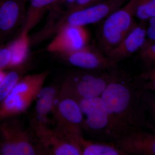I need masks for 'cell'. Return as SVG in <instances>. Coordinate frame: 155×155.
I'll return each instance as SVG.
<instances>
[{
	"mask_svg": "<svg viewBox=\"0 0 155 155\" xmlns=\"http://www.w3.org/2000/svg\"><path fill=\"white\" fill-rule=\"evenodd\" d=\"M111 77L101 97L110 119L109 141H115L128 134L147 127L145 108L140 96L131 84L132 78L119 69H110Z\"/></svg>",
	"mask_w": 155,
	"mask_h": 155,
	"instance_id": "obj_1",
	"label": "cell"
},
{
	"mask_svg": "<svg viewBox=\"0 0 155 155\" xmlns=\"http://www.w3.org/2000/svg\"><path fill=\"white\" fill-rule=\"evenodd\" d=\"M137 0L127 4L106 18L97 32L98 47L105 56L125 38L137 24L134 19Z\"/></svg>",
	"mask_w": 155,
	"mask_h": 155,
	"instance_id": "obj_2",
	"label": "cell"
},
{
	"mask_svg": "<svg viewBox=\"0 0 155 155\" xmlns=\"http://www.w3.org/2000/svg\"><path fill=\"white\" fill-rule=\"evenodd\" d=\"M49 74L48 71L26 75L19 79L0 104V122L25 112L38 97Z\"/></svg>",
	"mask_w": 155,
	"mask_h": 155,
	"instance_id": "obj_3",
	"label": "cell"
},
{
	"mask_svg": "<svg viewBox=\"0 0 155 155\" xmlns=\"http://www.w3.org/2000/svg\"><path fill=\"white\" fill-rule=\"evenodd\" d=\"M110 69L105 70L81 69L70 73L62 84L59 96L72 97L77 101L101 96L110 80Z\"/></svg>",
	"mask_w": 155,
	"mask_h": 155,
	"instance_id": "obj_4",
	"label": "cell"
},
{
	"mask_svg": "<svg viewBox=\"0 0 155 155\" xmlns=\"http://www.w3.org/2000/svg\"><path fill=\"white\" fill-rule=\"evenodd\" d=\"M0 122V155L45 154L31 128L9 119Z\"/></svg>",
	"mask_w": 155,
	"mask_h": 155,
	"instance_id": "obj_5",
	"label": "cell"
},
{
	"mask_svg": "<svg viewBox=\"0 0 155 155\" xmlns=\"http://www.w3.org/2000/svg\"><path fill=\"white\" fill-rule=\"evenodd\" d=\"M53 113L56 127L71 142L81 147L84 138L82 114L77 101L72 97L59 96Z\"/></svg>",
	"mask_w": 155,
	"mask_h": 155,
	"instance_id": "obj_6",
	"label": "cell"
},
{
	"mask_svg": "<svg viewBox=\"0 0 155 155\" xmlns=\"http://www.w3.org/2000/svg\"><path fill=\"white\" fill-rule=\"evenodd\" d=\"M77 101L82 113L83 131L93 138L109 141L110 119L101 97L82 99Z\"/></svg>",
	"mask_w": 155,
	"mask_h": 155,
	"instance_id": "obj_7",
	"label": "cell"
},
{
	"mask_svg": "<svg viewBox=\"0 0 155 155\" xmlns=\"http://www.w3.org/2000/svg\"><path fill=\"white\" fill-rule=\"evenodd\" d=\"M31 128L46 154L81 155L80 147L71 142L56 127L51 128L44 120L34 119Z\"/></svg>",
	"mask_w": 155,
	"mask_h": 155,
	"instance_id": "obj_8",
	"label": "cell"
},
{
	"mask_svg": "<svg viewBox=\"0 0 155 155\" xmlns=\"http://www.w3.org/2000/svg\"><path fill=\"white\" fill-rule=\"evenodd\" d=\"M128 0H105L81 10L64 13L56 26V30L65 25L85 26L104 20L122 8Z\"/></svg>",
	"mask_w": 155,
	"mask_h": 155,
	"instance_id": "obj_9",
	"label": "cell"
},
{
	"mask_svg": "<svg viewBox=\"0 0 155 155\" xmlns=\"http://www.w3.org/2000/svg\"><path fill=\"white\" fill-rule=\"evenodd\" d=\"M57 34L47 47L50 52L59 55L74 51L89 44L90 35L85 26L65 25L56 30Z\"/></svg>",
	"mask_w": 155,
	"mask_h": 155,
	"instance_id": "obj_10",
	"label": "cell"
},
{
	"mask_svg": "<svg viewBox=\"0 0 155 155\" xmlns=\"http://www.w3.org/2000/svg\"><path fill=\"white\" fill-rule=\"evenodd\" d=\"M60 55L69 64L81 69L105 70L114 66L109 62L98 47L94 45L88 44L80 49Z\"/></svg>",
	"mask_w": 155,
	"mask_h": 155,
	"instance_id": "obj_11",
	"label": "cell"
},
{
	"mask_svg": "<svg viewBox=\"0 0 155 155\" xmlns=\"http://www.w3.org/2000/svg\"><path fill=\"white\" fill-rule=\"evenodd\" d=\"M125 155H155V135L144 130L128 134L115 141Z\"/></svg>",
	"mask_w": 155,
	"mask_h": 155,
	"instance_id": "obj_12",
	"label": "cell"
},
{
	"mask_svg": "<svg viewBox=\"0 0 155 155\" xmlns=\"http://www.w3.org/2000/svg\"><path fill=\"white\" fill-rule=\"evenodd\" d=\"M146 22L137 23L119 44L105 56L112 65H116L137 51L146 38Z\"/></svg>",
	"mask_w": 155,
	"mask_h": 155,
	"instance_id": "obj_13",
	"label": "cell"
},
{
	"mask_svg": "<svg viewBox=\"0 0 155 155\" xmlns=\"http://www.w3.org/2000/svg\"><path fill=\"white\" fill-rule=\"evenodd\" d=\"M21 7L17 0L0 3V32L8 33L15 28L21 16Z\"/></svg>",
	"mask_w": 155,
	"mask_h": 155,
	"instance_id": "obj_14",
	"label": "cell"
},
{
	"mask_svg": "<svg viewBox=\"0 0 155 155\" xmlns=\"http://www.w3.org/2000/svg\"><path fill=\"white\" fill-rule=\"evenodd\" d=\"M29 5L22 31L29 33L41 19L46 11L59 4L60 0H28Z\"/></svg>",
	"mask_w": 155,
	"mask_h": 155,
	"instance_id": "obj_15",
	"label": "cell"
},
{
	"mask_svg": "<svg viewBox=\"0 0 155 155\" xmlns=\"http://www.w3.org/2000/svg\"><path fill=\"white\" fill-rule=\"evenodd\" d=\"M30 42L29 33L22 31L18 37L8 46L11 54L8 67H18L25 62L28 56Z\"/></svg>",
	"mask_w": 155,
	"mask_h": 155,
	"instance_id": "obj_16",
	"label": "cell"
},
{
	"mask_svg": "<svg viewBox=\"0 0 155 155\" xmlns=\"http://www.w3.org/2000/svg\"><path fill=\"white\" fill-rule=\"evenodd\" d=\"M81 155H125L115 144L89 141L84 139L81 145Z\"/></svg>",
	"mask_w": 155,
	"mask_h": 155,
	"instance_id": "obj_17",
	"label": "cell"
},
{
	"mask_svg": "<svg viewBox=\"0 0 155 155\" xmlns=\"http://www.w3.org/2000/svg\"><path fill=\"white\" fill-rule=\"evenodd\" d=\"M131 84L140 96L144 91H155V67L147 69L141 74L132 78Z\"/></svg>",
	"mask_w": 155,
	"mask_h": 155,
	"instance_id": "obj_18",
	"label": "cell"
},
{
	"mask_svg": "<svg viewBox=\"0 0 155 155\" xmlns=\"http://www.w3.org/2000/svg\"><path fill=\"white\" fill-rule=\"evenodd\" d=\"M134 16L140 22H147L155 17V0H137Z\"/></svg>",
	"mask_w": 155,
	"mask_h": 155,
	"instance_id": "obj_19",
	"label": "cell"
},
{
	"mask_svg": "<svg viewBox=\"0 0 155 155\" xmlns=\"http://www.w3.org/2000/svg\"><path fill=\"white\" fill-rule=\"evenodd\" d=\"M138 51L146 69L155 67V41L146 38Z\"/></svg>",
	"mask_w": 155,
	"mask_h": 155,
	"instance_id": "obj_20",
	"label": "cell"
},
{
	"mask_svg": "<svg viewBox=\"0 0 155 155\" xmlns=\"http://www.w3.org/2000/svg\"><path fill=\"white\" fill-rule=\"evenodd\" d=\"M56 99L57 97H54L40 96L35 107L37 114L40 119H45L48 114L53 112L57 104Z\"/></svg>",
	"mask_w": 155,
	"mask_h": 155,
	"instance_id": "obj_21",
	"label": "cell"
},
{
	"mask_svg": "<svg viewBox=\"0 0 155 155\" xmlns=\"http://www.w3.org/2000/svg\"><path fill=\"white\" fill-rule=\"evenodd\" d=\"M19 79V74L15 71L6 74L0 83V102L9 94Z\"/></svg>",
	"mask_w": 155,
	"mask_h": 155,
	"instance_id": "obj_22",
	"label": "cell"
},
{
	"mask_svg": "<svg viewBox=\"0 0 155 155\" xmlns=\"http://www.w3.org/2000/svg\"><path fill=\"white\" fill-rule=\"evenodd\" d=\"M150 91H143L140 96V98L146 111H148L152 116L153 119H155V96Z\"/></svg>",
	"mask_w": 155,
	"mask_h": 155,
	"instance_id": "obj_23",
	"label": "cell"
},
{
	"mask_svg": "<svg viewBox=\"0 0 155 155\" xmlns=\"http://www.w3.org/2000/svg\"><path fill=\"white\" fill-rule=\"evenodd\" d=\"M104 1V0H75L73 5L65 13H70L86 8Z\"/></svg>",
	"mask_w": 155,
	"mask_h": 155,
	"instance_id": "obj_24",
	"label": "cell"
},
{
	"mask_svg": "<svg viewBox=\"0 0 155 155\" xmlns=\"http://www.w3.org/2000/svg\"><path fill=\"white\" fill-rule=\"evenodd\" d=\"M11 58V52L8 47L0 48V70L9 67Z\"/></svg>",
	"mask_w": 155,
	"mask_h": 155,
	"instance_id": "obj_25",
	"label": "cell"
},
{
	"mask_svg": "<svg viewBox=\"0 0 155 155\" xmlns=\"http://www.w3.org/2000/svg\"><path fill=\"white\" fill-rule=\"evenodd\" d=\"M146 35V38L155 41V17H151L147 20Z\"/></svg>",
	"mask_w": 155,
	"mask_h": 155,
	"instance_id": "obj_26",
	"label": "cell"
},
{
	"mask_svg": "<svg viewBox=\"0 0 155 155\" xmlns=\"http://www.w3.org/2000/svg\"><path fill=\"white\" fill-rule=\"evenodd\" d=\"M75 1V0H60L59 3H63L64 5L67 6L69 9L73 5Z\"/></svg>",
	"mask_w": 155,
	"mask_h": 155,
	"instance_id": "obj_27",
	"label": "cell"
},
{
	"mask_svg": "<svg viewBox=\"0 0 155 155\" xmlns=\"http://www.w3.org/2000/svg\"><path fill=\"white\" fill-rule=\"evenodd\" d=\"M6 74V72H4L3 70H0V83L4 79Z\"/></svg>",
	"mask_w": 155,
	"mask_h": 155,
	"instance_id": "obj_28",
	"label": "cell"
},
{
	"mask_svg": "<svg viewBox=\"0 0 155 155\" xmlns=\"http://www.w3.org/2000/svg\"><path fill=\"white\" fill-rule=\"evenodd\" d=\"M0 147H1V140H0Z\"/></svg>",
	"mask_w": 155,
	"mask_h": 155,
	"instance_id": "obj_29",
	"label": "cell"
}]
</instances>
